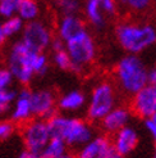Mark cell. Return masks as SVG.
Returning <instances> with one entry per match:
<instances>
[{
  "instance_id": "cell-5",
  "label": "cell",
  "mask_w": 156,
  "mask_h": 158,
  "mask_svg": "<svg viewBox=\"0 0 156 158\" xmlns=\"http://www.w3.org/2000/svg\"><path fill=\"white\" fill-rule=\"evenodd\" d=\"M118 106L115 86L110 81H99L87 95L86 116L92 123H100L104 117Z\"/></svg>"
},
{
  "instance_id": "cell-25",
  "label": "cell",
  "mask_w": 156,
  "mask_h": 158,
  "mask_svg": "<svg viewBox=\"0 0 156 158\" xmlns=\"http://www.w3.org/2000/svg\"><path fill=\"white\" fill-rule=\"evenodd\" d=\"M14 77L10 73V71L6 67H0V93L12 90V86L14 84Z\"/></svg>"
},
{
  "instance_id": "cell-2",
  "label": "cell",
  "mask_w": 156,
  "mask_h": 158,
  "mask_svg": "<svg viewBox=\"0 0 156 158\" xmlns=\"http://www.w3.org/2000/svg\"><path fill=\"white\" fill-rule=\"evenodd\" d=\"M48 122L53 138L61 139L72 148H81L95 136V129L92 125L73 114L55 113Z\"/></svg>"
},
{
  "instance_id": "cell-1",
  "label": "cell",
  "mask_w": 156,
  "mask_h": 158,
  "mask_svg": "<svg viewBox=\"0 0 156 158\" xmlns=\"http://www.w3.org/2000/svg\"><path fill=\"white\" fill-rule=\"evenodd\" d=\"M49 58L45 52H35L18 40L6 53V68L21 85H28L35 76H44L49 69Z\"/></svg>"
},
{
  "instance_id": "cell-23",
  "label": "cell",
  "mask_w": 156,
  "mask_h": 158,
  "mask_svg": "<svg viewBox=\"0 0 156 158\" xmlns=\"http://www.w3.org/2000/svg\"><path fill=\"white\" fill-rule=\"evenodd\" d=\"M22 0H0V17L6 19L18 14Z\"/></svg>"
},
{
  "instance_id": "cell-16",
  "label": "cell",
  "mask_w": 156,
  "mask_h": 158,
  "mask_svg": "<svg viewBox=\"0 0 156 158\" xmlns=\"http://www.w3.org/2000/svg\"><path fill=\"white\" fill-rule=\"evenodd\" d=\"M83 30H86V26L80 15H61L57 23V35L64 43L82 32Z\"/></svg>"
},
{
  "instance_id": "cell-20",
  "label": "cell",
  "mask_w": 156,
  "mask_h": 158,
  "mask_svg": "<svg viewBox=\"0 0 156 158\" xmlns=\"http://www.w3.org/2000/svg\"><path fill=\"white\" fill-rule=\"evenodd\" d=\"M25 26H26V22L22 18H19L18 15H14V17L4 19L3 21V30H4L5 37L9 39V37L17 36L18 34H21L23 31Z\"/></svg>"
},
{
  "instance_id": "cell-17",
  "label": "cell",
  "mask_w": 156,
  "mask_h": 158,
  "mask_svg": "<svg viewBox=\"0 0 156 158\" xmlns=\"http://www.w3.org/2000/svg\"><path fill=\"white\" fill-rule=\"evenodd\" d=\"M84 17L87 19V22L93 27L101 30L104 28L106 25V17L105 13L101 8L100 0H86L84 3Z\"/></svg>"
},
{
  "instance_id": "cell-19",
  "label": "cell",
  "mask_w": 156,
  "mask_h": 158,
  "mask_svg": "<svg viewBox=\"0 0 156 158\" xmlns=\"http://www.w3.org/2000/svg\"><path fill=\"white\" fill-rule=\"evenodd\" d=\"M67 148L68 145L61 139L51 138L50 141L44 148V151L41 152V157L42 158H59L68 152Z\"/></svg>"
},
{
  "instance_id": "cell-12",
  "label": "cell",
  "mask_w": 156,
  "mask_h": 158,
  "mask_svg": "<svg viewBox=\"0 0 156 158\" xmlns=\"http://www.w3.org/2000/svg\"><path fill=\"white\" fill-rule=\"evenodd\" d=\"M138 143H139L138 130L132 125H128L122 130H119L118 132H115L111 139V144L120 158L133 153L138 147Z\"/></svg>"
},
{
  "instance_id": "cell-10",
  "label": "cell",
  "mask_w": 156,
  "mask_h": 158,
  "mask_svg": "<svg viewBox=\"0 0 156 158\" xmlns=\"http://www.w3.org/2000/svg\"><path fill=\"white\" fill-rule=\"evenodd\" d=\"M77 158H120L106 135H95L90 141L78 148Z\"/></svg>"
},
{
  "instance_id": "cell-14",
  "label": "cell",
  "mask_w": 156,
  "mask_h": 158,
  "mask_svg": "<svg viewBox=\"0 0 156 158\" xmlns=\"http://www.w3.org/2000/svg\"><path fill=\"white\" fill-rule=\"evenodd\" d=\"M132 109L127 106H116L113 110H110L104 120L100 122L101 129H103L109 135H114L123 127H126L131 123L132 120Z\"/></svg>"
},
{
  "instance_id": "cell-22",
  "label": "cell",
  "mask_w": 156,
  "mask_h": 158,
  "mask_svg": "<svg viewBox=\"0 0 156 158\" xmlns=\"http://www.w3.org/2000/svg\"><path fill=\"white\" fill-rule=\"evenodd\" d=\"M15 97H17V93L14 90L0 93V120H3L4 116L10 113V109H12Z\"/></svg>"
},
{
  "instance_id": "cell-33",
  "label": "cell",
  "mask_w": 156,
  "mask_h": 158,
  "mask_svg": "<svg viewBox=\"0 0 156 158\" xmlns=\"http://www.w3.org/2000/svg\"><path fill=\"white\" fill-rule=\"evenodd\" d=\"M59 158H77L74 154H72V153H69V152H67L65 154H63L61 157H59Z\"/></svg>"
},
{
  "instance_id": "cell-31",
  "label": "cell",
  "mask_w": 156,
  "mask_h": 158,
  "mask_svg": "<svg viewBox=\"0 0 156 158\" xmlns=\"http://www.w3.org/2000/svg\"><path fill=\"white\" fill-rule=\"evenodd\" d=\"M18 158H42V157H41V153H36L32 151H28V149H25L23 152L19 153Z\"/></svg>"
},
{
  "instance_id": "cell-3",
  "label": "cell",
  "mask_w": 156,
  "mask_h": 158,
  "mask_svg": "<svg viewBox=\"0 0 156 158\" xmlns=\"http://www.w3.org/2000/svg\"><path fill=\"white\" fill-rule=\"evenodd\" d=\"M116 41L128 54H141L156 44V27L151 23L122 22L115 28Z\"/></svg>"
},
{
  "instance_id": "cell-29",
  "label": "cell",
  "mask_w": 156,
  "mask_h": 158,
  "mask_svg": "<svg viewBox=\"0 0 156 158\" xmlns=\"http://www.w3.org/2000/svg\"><path fill=\"white\" fill-rule=\"evenodd\" d=\"M100 4H101V8L106 15H113L116 13V2L115 0H100Z\"/></svg>"
},
{
  "instance_id": "cell-21",
  "label": "cell",
  "mask_w": 156,
  "mask_h": 158,
  "mask_svg": "<svg viewBox=\"0 0 156 158\" xmlns=\"http://www.w3.org/2000/svg\"><path fill=\"white\" fill-rule=\"evenodd\" d=\"M57 6L61 15H78L82 8L80 0H57Z\"/></svg>"
},
{
  "instance_id": "cell-15",
  "label": "cell",
  "mask_w": 156,
  "mask_h": 158,
  "mask_svg": "<svg viewBox=\"0 0 156 158\" xmlns=\"http://www.w3.org/2000/svg\"><path fill=\"white\" fill-rule=\"evenodd\" d=\"M87 106V95L78 89H72L63 93L58 98V109L60 113L76 114L86 109Z\"/></svg>"
},
{
  "instance_id": "cell-8",
  "label": "cell",
  "mask_w": 156,
  "mask_h": 158,
  "mask_svg": "<svg viewBox=\"0 0 156 158\" xmlns=\"http://www.w3.org/2000/svg\"><path fill=\"white\" fill-rule=\"evenodd\" d=\"M21 40L32 50L42 53L48 48H50L54 37L50 27L45 22L36 19L26 23L25 28L22 31Z\"/></svg>"
},
{
  "instance_id": "cell-6",
  "label": "cell",
  "mask_w": 156,
  "mask_h": 158,
  "mask_svg": "<svg viewBox=\"0 0 156 158\" xmlns=\"http://www.w3.org/2000/svg\"><path fill=\"white\" fill-rule=\"evenodd\" d=\"M65 50L71 57V71L74 73H82L91 67L97 54L96 43L87 30H83L82 32L68 40L65 43Z\"/></svg>"
},
{
  "instance_id": "cell-13",
  "label": "cell",
  "mask_w": 156,
  "mask_h": 158,
  "mask_svg": "<svg viewBox=\"0 0 156 158\" xmlns=\"http://www.w3.org/2000/svg\"><path fill=\"white\" fill-rule=\"evenodd\" d=\"M9 118L15 125H25L26 122L33 118L32 103H31V90L25 88L17 93V97L13 102L9 113Z\"/></svg>"
},
{
  "instance_id": "cell-32",
  "label": "cell",
  "mask_w": 156,
  "mask_h": 158,
  "mask_svg": "<svg viewBox=\"0 0 156 158\" xmlns=\"http://www.w3.org/2000/svg\"><path fill=\"white\" fill-rule=\"evenodd\" d=\"M6 40L5 34H4V30H3V22L0 21V46H2Z\"/></svg>"
},
{
  "instance_id": "cell-30",
  "label": "cell",
  "mask_w": 156,
  "mask_h": 158,
  "mask_svg": "<svg viewBox=\"0 0 156 158\" xmlns=\"http://www.w3.org/2000/svg\"><path fill=\"white\" fill-rule=\"evenodd\" d=\"M149 86H151L156 93V67L149 71Z\"/></svg>"
},
{
  "instance_id": "cell-9",
  "label": "cell",
  "mask_w": 156,
  "mask_h": 158,
  "mask_svg": "<svg viewBox=\"0 0 156 158\" xmlns=\"http://www.w3.org/2000/svg\"><path fill=\"white\" fill-rule=\"evenodd\" d=\"M31 103H32L33 117L49 120L57 113L58 98L51 89L41 88L31 90Z\"/></svg>"
},
{
  "instance_id": "cell-27",
  "label": "cell",
  "mask_w": 156,
  "mask_h": 158,
  "mask_svg": "<svg viewBox=\"0 0 156 158\" xmlns=\"http://www.w3.org/2000/svg\"><path fill=\"white\" fill-rule=\"evenodd\" d=\"M15 132V123L10 120H0V141L8 140Z\"/></svg>"
},
{
  "instance_id": "cell-26",
  "label": "cell",
  "mask_w": 156,
  "mask_h": 158,
  "mask_svg": "<svg viewBox=\"0 0 156 158\" xmlns=\"http://www.w3.org/2000/svg\"><path fill=\"white\" fill-rule=\"evenodd\" d=\"M123 4L135 13H142L151 5V0H123Z\"/></svg>"
},
{
  "instance_id": "cell-28",
  "label": "cell",
  "mask_w": 156,
  "mask_h": 158,
  "mask_svg": "<svg viewBox=\"0 0 156 158\" xmlns=\"http://www.w3.org/2000/svg\"><path fill=\"white\" fill-rule=\"evenodd\" d=\"M145 129L156 144V113L149 120H145Z\"/></svg>"
},
{
  "instance_id": "cell-11",
  "label": "cell",
  "mask_w": 156,
  "mask_h": 158,
  "mask_svg": "<svg viewBox=\"0 0 156 158\" xmlns=\"http://www.w3.org/2000/svg\"><path fill=\"white\" fill-rule=\"evenodd\" d=\"M133 114L139 118L149 120L156 113V93L151 86H145L143 89L132 95L131 106Z\"/></svg>"
},
{
  "instance_id": "cell-7",
  "label": "cell",
  "mask_w": 156,
  "mask_h": 158,
  "mask_svg": "<svg viewBox=\"0 0 156 158\" xmlns=\"http://www.w3.org/2000/svg\"><path fill=\"white\" fill-rule=\"evenodd\" d=\"M51 138L49 122L44 118L33 117L22 127V140L28 151L41 153Z\"/></svg>"
},
{
  "instance_id": "cell-18",
  "label": "cell",
  "mask_w": 156,
  "mask_h": 158,
  "mask_svg": "<svg viewBox=\"0 0 156 158\" xmlns=\"http://www.w3.org/2000/svg\"><path fill=\"white\" fill-rule=\"evenodd\" d=\"M17 15L26 23L36 21L40 15V5L36 0H22Z\"/></svg>"
},
{
  "instance_id": "cell-24",
  "label": "cell",
  "mask_w": 156,
  "mask_h": 158,
  "mask_svg": "<svg viewBox=\"0 0 156 158\" xmlns=\"http://www.w3.org/2000/svg\"><path fill=\"white\" fill-rule=\"evenodd\" d=\"M53 63L55 64L57 68L61 71H71L72 68V60L71 57L65 49L53 52Z\"/></svg>"
},
{
  "instance_id": "cell-34",
  "label": "cell",
  "mask_w": 156,
  "mask_h": 158,
  "mask_svg": "<svg viewBox=\"0 0 156 158\" xmlns=\"http://www.w3.org/2000/svg\"><path fill=\"white\" fill-rule=\"evenodd\" d=\"M152 158H156V145H155V149H154V154H152Z\"/></svg>"
},
{
  "instance_id": "cell-4",
  "label": "cell",
  "mask_w": 156,
  "mask_h": 158,
  "mask_svg": "<svg viewBox=\"0 0 156 158\" xmlns=\"http://www.w3.org/2000/svg\"><path fill=\"white\" fill-rule=\"evenodd\" d=\"M149 71L139 55L127 54L115 66V82L124 94L132 97L149 85Z\"/></svg>"
}]
</instances>
